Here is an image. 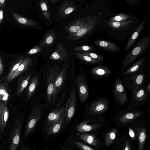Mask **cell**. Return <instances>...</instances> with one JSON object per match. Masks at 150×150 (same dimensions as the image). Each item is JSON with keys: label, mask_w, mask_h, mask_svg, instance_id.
<instances>
[{"label": "cell", "mask_w": 150, "mask_h": 150, "mask_svg": "<svg viewBox=\"0 0 150 150\" xmlns=\"http://www.w3.org/2000/svg\"><path fill=\"white\" fill-rule=\"evenodd\" d=\"M150 42L149 35L144 36L139 40L123 59L121 67L122 71H125L131 63L145 52Z\"/></svg>", "instance_id": "cell-1"}, {"label": "cell", "mask_w": 150, "mask_h": 150, "mask_svg": "<svg viewBox=\"0 0 150 150\" xmlns=\"http://www.w3.org/2000/svg\"><path fill=\"white\" fill-rule=\"evenodd\" d=\"M150 96L146 91L144 85L141 86L132 94L130 103L126 108H136L146 103L150 100Z\"/></svg>", "instance_id": "cell-2"}, {"label": "cell", "mask_w": 150, "mask_h": 150, "mask_svg": "<svg viewBox=\"0 0 150 150\" xmlns=\"http://www.w3.org/2000/svg\"><path fill=\"white\" fill-rule=\"evenodd\" d=\"M109 107L108 100L104 98H100L94 100L89 104L88 112L91 115L97 116L106 112Z\"/></svg>", "instance_id": "cell-3"}, {"label": "cell", "mask_w": 150, "mask_h": 150, "mask_svg": "<svg viewBox=\"0 0 150 150\" xmlns=\"http://www.w3.org/2000/svg\"><path fill=\"white\" fill-rule=\"evenodd\" d=\"M117 114V120L122 124H127L138 118L145 113L136 108H126L120 111Z\"/></svg>", "instance_id": "cell-4"}, {"label": "cell", "mask_w": 150, "mask_h": 150, "mask_svg": "<svg viewBox=\"0 0 150 150\" xmlns=\"http://www.w3.org/2000/svg\"><path fill=\"white\" fill-rule=\"evenodd\" d=\"M113 91L114 98L117 104L123 106L127 102L128 97L122 81L119 77L116 79L114 83Z\"/></svg>", "instance_id": "cell-5"}, {"label": "cell", "mask_w": 150, "mask_h": 150, "mask_svg": "<svg viewBox=\"0 0 150 150\" xmlns=\"http://www.w3.org/2000/svg\"><path fill=\"white\" fill-rule=\"evenodd\" d=\"M42 107H35L30 115L25 126L24 136L28 137L35 129L41 117Z\"/></svg>", "instance_id": "cell-6"}, {"label": "cell", "mask_w": 150, "mask_h": 150, "mask_svg": "<svg viewBox=\"0 0 150 150\" xmlns=\"http://www.w3.org/2000/svg\"><path fill=\"white\" fill-rule=\"evenodd\" d=\"M125 77L129 79L131 83V91L132 94L134 93L140 87L144 85L150 77V75H146L145 73L142 72L134 73L126 76Z\"/></svg>", "instance_id": "cell-7"}, {"label": "cell", "mask_w": 150, "mask_h": 150, "mask_svg": "<svg viewBox=\"0 0 150 150\" xmlns=\"http://www.w3.org/2000/svg\"><path fill=\"white\" fill-rule=\"evenodd\" d=\"M60 72V69L58 65L49 68L47 78V100L48 102L51 101L55 83Z\"/></svg>", "instance_id": "cell-8"}, {"label": "cell", "mask_w": 150, "mask_h": 150, "mask_svg": "<svg viewBox=\"0 0 150 150\" xmlns=\"http://www.w3.org/2000/svg\"><path fill=\"white\" fill-rule=\"evenodd\" d=\"M76 98L74 86L70 94L65 107L64 113V122L66 125L71 121L75 114L76 106Z\"/></svg>", "instance_id": "cell-9"}, {"label": "cell", "mask_w": 150, "mask_h": 150, "mask_svg": "<svg viewBox=\"0 0 150 150\" xmlns=\"http://www.w3.org/2000/svg\"><path fill=\"white\" fill-rule=\"evenodd\" d=\"M93 17L90 16L76 19L64 27V29L69 35H72L83 28L92 20Z\"/></svg>", "instance_id": "cell-10"}, {"label": "cell", "mask_w": 150, "mask_h": 150, "mask_svg": "<svg viewBox=\"0 0 150 150\" xmlns=\"http://www.w3.org/2000/svg\"><path fill=\"white\" fill-rule=\"evenodd\" d=\"M22 125V122L19 119L16 120L14 125L10 132L9 150H16L19 143Z\"/></svg>", "instance_id": "cell-11"}, {"label": "cell", "mask_w": 150, "mask_h": 150, "mask_svg": "<svg viewBox=\"0 0 150 150\" xmlns=\"http://www.w3.org/2000/svg\"><path fill=\"white\" fill-rule=\"evenodd\" d=\"M76 83L80 102L84 103L89 96L88 87L85 77L82 74H78L77 76Z\"/></svg>", "instance_id": "cell-12"}, {"label": "cell", "mask_w": 150, "mask_h": 150, "mask_svg": "<svg viewBox=\"0 0 150 150\" xmlns=\"http://www.w3.org/2000/svg\"><path fill=\"white\" fill-rule=\"evenodd\" d=\"M98 22L96 16H93L92 21L83 28L77 32L68 36L67 38L71 41L79 40L89 33L94 28Z\"/></svg>", "instance_id": "cell-13"}, {"label": "cell", "mask_w": 150, "mask_h": 150, "mask_svg": "<svg viewBox=\"0 0 150 150\" xmlns=\"http://www.w3.org/2000/svg\"><path fill=\"white\" fill-rule=\"evenodd\" d=\"M66 68L67 65L64 64L62 70L55 82L51 99V101H52L53 104L54 103L67 77Z\"/></svg>", "instance_id": "cell-14"}, {"label": "cell", "mask_w": 150, "mask_h": 150, "mask_svg": "<svg viewBox=\"0 0 150 150\" xmlns=\"http://www.w3.org/2000/svg\"><path fill=\"white\" fill-rule=\"evenodd\" d=\"M49 59L52 60L64 62L69 60L67 51L61 43L59 42L57 44L54 51L50 55Z\"/></svg>", "instance_id": "cell-15"}, {"label": "cell", "mask_w": 150, "mask_h": 150, "mask_svg": "<svg viewBox=\"0 0 150 150\" xmlns=\"http://www.w3.org/2000/svg\"><path fill=\"white\" fill-rule=\"evenodd\" d=\"M112 72V71L106 66L99 65L91 68L90 74L95 79H100L105 78Z\"/></svg>", "instance_id": "cell-16"}, {"label": "cell", "mask_w": 150, "mask_h": 150, "mask_svg": "<svg viewBox=\"0 0 150 150\" xmlns=\"http://www.w3.org/2000/svg\"><path fill=\"white\" fill-rule=\"evenodd\" d=\"M32 63V60L30 57L25 58L11 76L6 80V81L11 82L20 75L28 71L31 67Z\"/></svg>", "instance_id": "cell-17"}, {"label": "cell", "mask_w": 150, "mask_h": 150, "mask_svg": "<svg viewBox=\"0 0 150 150\" xmlns=\"http://www.w3.org/2000/svg\"><path fill=\"white\" fill-rule=\"evenodd\" d=\"M146 58V56L136 62L129 68L123 72L121 76L124 77L126 76L134 73L143 72Z\"/></svg>", "instance_id": "cell-18"}, {"label": "cell", "mask_w": 150, "mask_h": 150, "mask_svg": "<svg viewBox=\"0 0 150 150\" xmlns=\"http://www.w3.org/2000/svg\"><path fill=\"white\" fill-rule=\"evenodd\" d=\"M76 9V7L73 1L66 0L63 1L59 6V13L61 17H66L74 12Z\"/></svg>", "instance_id": "cell-19"}, {"label": "cell", "mask_w": 150, "mask_h": 150, "mask_svg": "<svg viewBox=\"0 0 150 150\" xmlns=\"http://www.w3.org/2000/svg\"><path fill=\"white\" fill-rule=\"evenodd\" d=\"M32 75V73L27 72L22 74L17 81V87L16 94L17 96H20L27 86Z\"/></svg>", "instance_id": "cell-20"}, {"label": "cell", "mask_w": 150, "mask_h": 150, "mask_svg": "<svg viewBox=\"0 0 150 150\" xmlns=\"http://www.w3.org/2000/svg\"><path fill=\"white\" fill-rule=\"evenodd\" d=\"M90 120V119H87L78 124L76 128L77 131L79 133H84L96 129L100 127L101 124L100 122L88 124Z\"/></svg>", "instance_id": "cell-21"}, {"label": "cell", "mask_w": 150, "mask_h": 150, "mask_svg": "<svg viewBox=\"0 0 150 150\" xmlns=\"http://www.w3.org/2000/svg\"><path fill=\"white\" fill-rule=\"evenodd\" d=\"M7 104L0 103V127L3 132L6 127L9 115V111Z\"/></svg>", "instance_id": "cell-22"}, {"label": "cell", "mask_w": 150, "mask_h": 150, "mask_svg": "<svg viewBox=\"0 0 150 150\" xmlns=\"http://www.w3.org/2000/svg\"><path fill=\"white\" fill-rule=\"evenodd\" d=\"M146 19H144L138 26L128 40L125 48V52L127 51L131 47L141 34L144 26Z\"/></svg>", "instance_id": "cell-23"}, {"label": "cell", "mask_w": 150, "mask_h": 150, "mask_svg": "<svg viewBox=\"0 0 150 150\" xmlns=\"http://www.w3.org/2000/svg\"><path fill=\"white\" fill-rule=\"evenodd\" d=\"M65 107L54 109L50 113L47 119V124L50 127L55 121L60 119L64 115Z\"/></svg>", "instance_id": "cell-24"}, {"label": "cell", "mask_w": 150, "mask_h": 150, "mask_svg": "<svg viewBox=\"0 0 150 150\" xmlns=\"http://www.w3.org/2000/svg\"><path fill=\"white\" fill-rule=\"evenodd\" d=\"M134 130L136 132L138 142V150H143L147 137L146 129L143 126H138L135 128Z\"/></svg>", "instance_id": "cell-25"}, {"label": "cell", "mask_w": 150, "mask_h": 150, "mask_svg": "<svg viewBox=\"0 0 150 150\" xmlns=\"http://www.w3.org/2000/svg\"><path fill=\"white\" fill-rule=\"evenodd\" d=\"M93 42L99 47L114 52H120L121 51L117 45L108 41L97 40Z\"/></svg>", "instance_id": "cell-26"}, {"label": "cell", "mask_w": 150, "mask_h": 150, "mask_svg": "<svg viewBox=\"0 0 150 150\" xmlns=\"http://www.w3.org/2000/svg\"><path fill=\"white\" fill-rule=\"evenodd\" d=\"M56 36L55 32L53 31L47 32L40 43V47L42 48L53 45L55 41Z\"/></svg>", "instance_id": "cell-27"}, {"label": "cell", "mask_w": 150, "mask_h": 150, "mask_svg": "<svg viewBox=\"0 0 150 150\" xmlns=\"http://www.w3.org/2000/svg\"><path fill=\"white\" fill-rule=\"evenodd\" d=\"M7 83H0V103L7 104L10 95Z\"/></svg>", "instance_id": "cell-28"}, {"label": "cell", "mask_w": 150, "mask_h": 150, "mask_svg": "<svg viewBox=\"0 0 150 150\" xmlns=\"http://www.w3.org/2000/svg\"><path fill=\"white\" fill-rule=\"evenodd\" d=\"M11 15L17 22L22 25L29 26H34L37 25V23L35 21L21 16L15 12H12Z\"/></svg>", "instance_id": "cell-29"}, {"label": "cell", "mask_w": 150, "mask_h": 150, "mask_svg": "<svg viewBox=\"0 0 150 150\" xmlns=\"http://www.w3.org/2000/svg\"><path fill=\"white\" fill-rule=\"evenodd\" d=\"M64 123V115L51 125L47 130V134L48 135H51L57 133L62 129Z\"/></svg>", "instance_id": "cell-30"}, {"label": "cell", "mask_w": 150, "mask_h": 150, "mask_svg": "<svg viewBox=\"0 0 150 150\" xmlns=\"http://www.w3.org/2000/svg\"><path fill=\"white\" fill-rule=\"evenodd\" d=\"M76 134L82 140L92 146H96L99 142L94 134L79 133Z\"/></svg>", "instance_id": "cell-31"}, {"label": "cell", "mask_w": 150, "mask_h": 150, "mask_svg": "<svg viewBox=\"0 0 150 150\" xmlns=\"http://www.w3.org/2000/svg\"><path fill=\"white\" fill-rule=\"evenodd\" d=\"M133 21L131 19L122 21L106 22V24L110 28L117 30H123L130 25Z\"/></svg>", "instance_id": "cell-32"}, {"label": "cell", "mask_w": 150, "mask_h": 150, "mask_svg": "<svg viewBox=\"0 0 150 150\" xmlns=\"http://www.w3.org/2000/svg\"><path fill=\"white\" fill-rule=\"evenodd\" d=\"M25 58L24 55L17 57L11 63L8 69L9 72L6 77V80L10 78L18 69Z\"/></svg>", "instance_id": "cell-33"}, {"label": "cell", "mask_w": 150, "mask_h": 150, "mask_svg": "<svg viewBox=\"0 0 150 150\" xmlns=\"http://www.w3.org/2000/svg\"><path fill=\"white\" fill-rule=\"evenodd\" d=\"M40 76L35 75L32 78L27 91V100H29L33 96L37 87L40 79Z\"/></svg>", "instance_id": "cell-34"}, {"label": "cell", "mask_w": 150, "mask_h": 150, "mask_svg": "<svg viewBox=\"0 0 150 150\" xmlns=\"http://www.w3.org/2000/svg\"><path fill=\"white\" fill-rule=\"evenodd\" d=\"M117 132V130L114 128L108 132L105 135L104 139L105 145L108 147L110 146L115 140Z\"/></svg>", "instance_id": "cell-35"}, {"label": "cell", "mask_w": 150, "mask_h": 150, "mask_svg": "<svg viewBox=\"0 0 150 150\" xmlns=\"http://www.w3.org/2000/svg\"><path fill=\"white\" fill-rule=\"evenodd\" d=\"M39 4L42 12L45 18L48 21L50 20V14L48 4L47 1L42 0L39 1Z\"/></svg>", "instance_id": "cell-36"}, {"label": "cell", "mask_w": 150, "mask_h": 150, "mask_svg": "<svg viewBox=\"0 0 150 150\" xmlns=\"http://www.w3.org/2000/svg\"><path fill=\"white\" fill-rule=\"evenodd\" d=\"M75 54L78 58L84 62L93 64H96L99 63L98 61L92 59L83 53L76 52Z\"/></svg>", "instance_id": "cell-37"}, {"label": "cell", "mask_w": 150, "mask_h": 150, "mask_svg": "<svg viewBox=\"0 0 150 150\" xmlns=\"http://www.w3.org/2000/svg\"><path fill=\"white\" fill-rule=\"evenodd\" d=\"M130 16L123 13H120L112 17L108 21V22H119L126 21L130 18Z\"/></svg>", "instance_id": "cell-38"}, {"label": "cell", "mask_w": 150, "mask_h": 150, "mask_svg": "<svg viewBox=\"0 0 150 150\" xmlns=\"http://www.w3.org/2000/svg\"><path fill=\"white\" fill-rule=\"evenodd\" d=\"M94 47L88 45L80 46L76 47L74 48V50L79 52L83 53L85 52H89L93 50Z\"/></svg>", "instance_id": "cell-39"}, {"label": "cell", "mask_w": 150, "mask_h": 150, "mask_svg": "<svg viewBox=\"0 0 150 150\" xmlns=\"http://www.w3.org/2000/svg\"><path fill=\"white\" fill-rule=\"evenodd\" d=\"M83 53L85 54L88 56L92 59L96 60L99 62L104 61L105 59L104 57L95 53L91 52H85Z\"/></svg>", "instance_id": "cell-40"}, {"label": "cell", "mask_w": 150, "mask_h": 150, "mask_svg": "<svg viewBox=\"0 0 150 150\" xmlns=\"http://www.w3.org/2000/svg\"><path fill=\"white\" fill-rule=\"evenodd\" d=\"M74 144L81 150H96L83 143L77 141H75Z\"/></svg>", "instance_id": "cell-41"}, {"label": "cell", "mask_w": 150, "mask_h": 150, "mask_svg": "<svg viewBox=\"0 0 150 150\" xmlns=\"http://www.w3.org/2000/svg\"><path fill=\"white\" fill-rule=\"evenodd\" d=\"M42 50L40 45H36L33 47L26 52L25 56L30 55L37 54L38 52H41Z\"/></svg>", "instance_id": "cell-42"}, {"label": "cell", "mask_w": 150, "mask_h": 150, "mask_svg": "<svg viewBox=\"0 0 150 150\" xmlns=\"http://www.w3.org/2000/svg\"><path fill=\"white\" fill-rule=\"evenodd\" d=\"M4 71V65L1 57L0 56V77L3 74Z\"/></svg>", "instance_id": "cell-43"}, {"label": "cell", "mask_w": 150, "mask_h": 150, "mask_svg": "<svg viewBox=\"0 0 150 150\" xmlns=\"http://www.w3.org/2000/svg\"><path fill=\"white\" fill-rule=\"evenodd\" d=\"M129 133L130 137L133 139H135V133L134 130L131 128H129Z\"/></svg>", "instance_id": "cell-44"}, {"label": "cell", "mask_w": 150, "mask_h": 150, "mask_svg": "<svg viewBox=\"0 0 150 150\" xmlns=\"http://www.w3.org/2000/svg\"><path fill=\"white\" fill-rule=\"evenodd\" d=\"M144 86L146 91L148 94L150 95V83H149Z\"/></svg>", "instance_id": "cell-45"}, {"label": "cell", "mask_w": 150, "mask_h": 150, "mask_svg": "<svg viewBox=\"0 0 150 150\" xmlns=\"http://www.w3.org/2000/svg\"><path fill=\"white\" fill-rule=\"evenodd\" d=\"M4 11L2 9H0V23H1L3 20L4 17Z\"/></svg>", "instance_id": "cell-46"}, {"label": "cell", "mask_w": 150, "mask_h": 150, "mask_svg": "<svg viewBox=\"0 0 150 150\" xmlns=\"http://www.w3.org/2000/svg\"><path fill=\"white\" fill-rule=\"evenodd\" d=\"M130 145V144L128 140H126L125 144V150H128Z\"/></svg>", "instance_id": "cell-47"}, {"label": "cell", "mask_w": 150, "mask_h": 150, "mask_svg": "<svg viewBox=\"0 0 150 150\" xmlns=\"http://www.w3.org/2000/svg\"><path fill=\"white\" fill-rule=\"evenodd\" d=\"M5 4V0H0V7L2 8L4 7Z\"/></svg>", "instance_id": "cell-48"}, {"label": "cell", "mask_w": 150, "mask_h": 150, "mask_svg": "<svg viewBox=\"0 0 150 150\" xmlns=\"http://www.w3.org/2000/svg\"><path fill=\"white\" fill-rule=\"evenodd\" d=\"M59 1V0H51L50 1L53 3H55Z\"/></svg>", "instance_id": "cell-49"}, {"label": "cell", "mask_w": 150, "mask_h": 150, "mask_svg": "<svg viewBox=\"0 0 150 150\" xmlns=\"http://www.w3.org/2000/svg\"><path fill=\"white\" fill-rule=\"evenodd\" d=\"M21 150H34L23 147Z\"/></svg>", "instance_id": "cell-50"}, {"label": "cell", "mask_w": 150, "mask_h": 150, "mask_svg": "<svg viewBox=\"0 0 150 150\" xmlns=\"http://www.w3.org/2000/svg\"><path fill=\"white\" fill-rule=\"evenodd\" d=\"M44 150H49V149L48 148H45Z\"/></svg>", "instance_id": "cell-51"}, {"label": "cell", "mask_w": 150, "mask_h": 150, "mask_svg": "<svg viewBox=\"0 0 150 150\" xmlns=\"http://www.w3.org/2000/svg\"><path fill=\"white\" fill-rule=\"evenodd\" d=\"M131 145H130L129 147L128 150H131Z\"/></svg>", "instance_id": "cell-52"}, {"label": "cell", "mask_w": 150, "mask_h": 150, "mask_svg": "<svg viewBox=\"0 0 150 150\" xmlns=\"http://www.w3.org/2000/svg\"><path fill=\"white\" fill-rule=\"evenodd\" d=\"M63 150H69L68 149H64Z\"/></svg>", "instance_id": "cell-53"}, {"label": "cell", "mask_w": 150, "mask_h": 150, "mask_svg": "<svg viewBox=\"0 0 150 150\" xmlns=\"http://www.w3.org/2000/svg\"><path fill=\"white\" fill-rule=\"evenodd\" d=\"M0 135H1V133H0Z\"/></svg>", "instance_id": "cell-54"}]
</instances>
